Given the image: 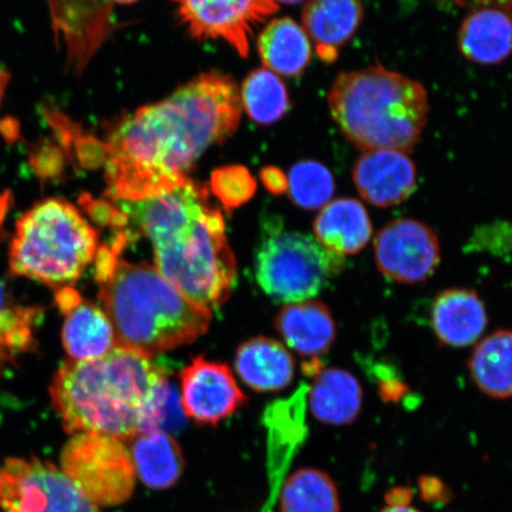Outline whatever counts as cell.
<instances>
[{"mask_svg": "<svg viewBox=\"0 0 512 512\" xmlns=\"http://www.w3.org/2000/svg\"><path fill=\"white\" fill-rule=\"evenodd\" d=\"M307 400L317 420L326 425L345 426L352 424L361 413L363 389L349 371L325 369L317 375Z\"/></svg>", "mask_w": 512, "mask_h": 512, "instance_id": "603a6c76", "label": "cell"}, {"mask_svg": "<svg viewBox=\"0 0 512 512\" xmlns=\"http://www.w3.org/2000/svg\"><path fill=\"white\" fill-rule=\"evenodd\" d=\"M275 2H281L285 4H298L300 2H303V0H275Z\"/></svg>", "mask_w": 512, "mask_h": 512, "instance_id": "8d00e7d4", "label": "cell"}, {"mask_svg": "<svg viewBox=\"0 0 512 512\" xmlns=\"http://www.w3.org/2000/svg\"><path fill=\"white\" fill-rule=\"evenodd\" d=\"M352 179L363 200L377 208H390L414 194L418 172L406 152L371 150L356 160Z\"/></svg>", "mask_w": 512, "mask_h": 512, "instance_id": "5bb4252c", "label": "cell"}, {"mask_svg": "<svg viewBox=\"0 0 512 512\" xmlns=\"http://www.w3.org/2000/svg\"><path fill=\"white\" fill-rule=\"evenodd\" d=\"M241 117L238 85L217 70L125 115L106 137V196L138 202L182 187L203 153L233 136Z\"/></svg>", "mask_w": 512, "mask_h": 512, "instance_id": "6da1fadb", "label": "cell"}, {"mask_svg": "<svg viewBox=\"0 0 512 512\" xmlns=\"http://www.w3.org/2000/svg\"><path fill=\"white\" fill-rule=\"evenodd\" d=\"M342 267V256L299 232H288L283 221L267 216L255 260V277L280 303H300L316 297Z\"/></svg>", "mask_w": 512, "mask_h": 512, "instance_id": "52a82bcc", "label": "cell"}, {"mask_svg": "<svg viewBox=\"0 0 512 512\" xmlns=\"http://www.w3.org/2000/svg\"><path fill=\"white\" fill-rule=\"evenodd\" d=\"M261 181L268 191L274 195H281L287 190V178L283 171L275 166H268L261 171Z\"/></svg>", "mask_w": 512, "mask_h": 512, "instance_id": "d6a6232c", "label": "cell"}, {"mask_svg": "<svg viewBox=\"0 0 512 512\" xmlns=\"http://www.w3.org/2000/svg\"><path fill=\"white\" fill-rule=\"evenodd\" d=\"M61 470L98 507L126 503L136 489L131 452L110 435L74 434L63 448Z\"/></svg>", "mask_w": 512, "mask_h": 512, "instance_id": "ba28073f", "label": "cell"}, {"mask_svg": "<svg viewBox=\"0 0 512 512\" xmlns=\"http://www.w3.org/2000/svg\"><path fill=\"white\" fill-rule=\"evenodd\" d=\"M56 300L66 317L62 339L70 361L98 360L118 347L111 319L100 306L82 299L73 287L60 288Z\"/></svg>", "mask_w": 512, "mask_h": 512, "instance_id": "9a60e30c", "label": "cell"}, {"mask_svg": "<svg viewBox=\"0 0 512 512\" xmlns=\"http://www.w3.org/2000/svg\"><path fill=\"white\" fill-rule=\"evenodd\" d=\"M275 328L288 347L307 357L326 354L337 336L329 307L312 299L284 306L275 319Z\"/></svg>", "mask_w": 512, "mask_h": 512, "instance_id": "ffe728a7", "label": "cell"}, {"mask_svg": "<svg viewBox=\"0 0 512 512\" xmlns=\"http://www.w3.org/2000/svg\"><path fill=\"white\" fill-rule=\"evenodd\" d=\"M235 367L242 381L256 392H278L290 386L294 376L290 352L266 337L243 343L236 352Z\"/></svg>", "mask_w": 512, "mask_h": 512, "instance_id": "7402d4cb", "label": "cell"}, {"mask_svg": "<svg viewBox=\"0 0 512 512\" xmlns=\"http://www.w3.org/2000/svg\"><path fill=\"white\" fill-rule=\"evenodd\" d=\"M469 370L489 398H512V330H498L482 339L469 358Z\"/></svg>", "mask_w": 512, "mask_h": 512, "instance_id": "484cf974", "label": "cell"}, {"mask_svg": "<svg viewBox=\"0 0 512 512\" xmlns=\"http://www.w3.org/2000/svg\"><path fill=\"white\" fill-rule=\"evenodd\" d=\"M258 49L265 67L287 78L302 75L312 57L309 36L288 17L267 25L259 36Z\"/></svg>", "mask_w": 512, "mask_h": 512, "instance_id": "d4e9b609", "label": "cell"}, {"mask_svg": "<svg viewBox=\"0 0 512 512\" xmlns=\"http://www.w3.org/2000/svg\"><path fill=\"white\" fill-rule=\"evenodd\" d=\"M458 47L465 59L480 66H496L512 54V17L496 8L467 15L458 31Z\"/></svg>", "mask_w": 512, "mask_h": 512, "instance_id": "44dd1931", "label": "cell"}, {"mask_svg": "<svg viewBox=\"0 0 512 512\" xmlns=\"http://www.w3.org/2000/svg\"><path fill=\"white\" fill-rule=\"evenodd\" d=\"M380 512H421L420 510L412 507L409 503H390L388 507L382 509Z\"/></svg>", "mask_w": 512, "mask_h": 512, "instance_id": "e575fe53", "label": "cell"}, {"mask_svg": "<svg viewBox=\"0 0 512 512\" xmlns=\"http://www.w3.org/2000/svg\"><path fill=\"white\" fill-rule=\"evenodd\" d=\"M335 178L331 171L316 160H302L292 166L287 178L291 200L299 208L322 209L335 194Z\"/></svg>", "mask_w": 512, "mask_h": 512, "instance_id": "f546056e", "label": "cell"}, {"mask_svg": "<svg viewBox=\"0 0 512 512\" xmlns=\"http://www.w3.org/2000/svg\"><path fill=\"white\" fill-rule=\"evenodd\" d=\"M56 40L68 67L82 72L111 32V0H48Z\"/></svg>", "mask_w": 512, "mask_h": 512, "instance_id": "7c38bea8", "label": "cell"}, {"mask_svg": "<svg viewBox=\"0 0 512 512\" xmlns=\"http://www.w3.org/2000/svg\"><path fill=\"white\" fill-rule=\"evenodd\" d=\"M99 251V234L72 203L49 198L16 223L10 272L51 287H72Z\"/></svg>", "mask_w": 512, "mask_h": 512, "instance_id": "8992f818", "label": "cell"}, {"mask_svg": "<svg viewBox=\"0 0 512 512\" xmlns=\"http://www.w3.org/2000/svg\"><path fill=\"white\" fill-rule=\"evenodd\" d=\"M41 316L37 307L17 304L0 283V369L30 349Z\"/></svg>", "mask_w": 512, "mask_h": 512, "instance_id": "f1b7e54d", "label": "cell"}, {"mask_svg": "<svg viewBox=\"0 0 512 512\" xmlns=\"http://www.w3.org/2000/svg\"><path fill=\"white\" fill-rule=\"evenodd\" d=\"M281 512H341L332 478L318 469H300L286 479L278 495Z\"/></svg>", "mask_w": 512, "mask_h": 512, "instance_id": "4316f807", "label": "cell"}, {"mask_svg": "<svg viewBox=\"0 0 512 512\" xmlns=\"http://www.w3.org/2000/svg\"><path fill=\"white\" fill-rule=\"evenodd\" d=\"M489 324L488 311L478 293L450 288L435 298L432 326L438 341L452 348L476 343Z\"/></svg>", "mask_w": 512, "mask_h": 512, "instance_id": "e0dca14e", "label": "cell"}, {"mask_svg": "<svg viewBox=\"0 0 512 512\" xmlns=\"http://www.w3.org/2000/svg\"><path fill=\"white\" fill-rule=\"evenodd\" d=\"M181 27L197 41H223L243 59L255 29L279 10L275 0H172Z\"/></svg>", "mask_w": 512, "mask_h": 512, "instance_id": "30bf717a", "label": "cell"}, {"mask_svg": "<svg viewBox=\"0 0 512 512\" xmlns=\"http://www.w3.org/2000/svg\"><path fill=\"white\" fill-rule=\"evenodd\" d=\"M210 190L224 208L233 210L251 200L256 191V181L245 166H222L211 175Z\"/></svg>", "mask_w": 512, "mask_h": 512, "instance_id": "4dcf8cb0", "label": "cell"}, {"mask_svg": "<svg viewBox=\"0 0 512 512\" xmlns=\"http://www.w3.org/2000/svg\"><path fill=\"white\" fill-rule=\"evenodd\" d=\"M131 456L137 477L153 490H166L183 475L184 458L177 441L165 431L138 434Z\"/></svg>", "mask_w": 512, "mask_h": 512, "instance_id": "cb8c5ba5", "label": "cell"}, {"mask_svg": "<svg viewBox=\"0 0 512 512\" xmlns=\"http://www.w3.org/2000/svg\"><path fill=\"white\" fill-rule=\"evenodd\" d=\"M316 240L339 256L363 251L373 238V223L366 207L354 198H338L326 204L313 223Z\"/></svg>", "mask_w": 512, "mask_h": 512, "instance_id": "d6986e66", "label": "cell"}, {"mask_svg": "<svg viewBox=\"0 0 512 512\" xmlns=\"http://www.w3.org/2000/svg\"><path fill=\"white\" fill-rule=\"evenodd\" d=\"M111 2L120 3V4H132L138 2V0H111Z\"/></svg>", "mask_w": 512, "mask_h": 512, "instance_id": "74e56055", "label": "cell"}, {"mask_svg": "<svg viewBox=\"0 0 512 512\" xmlns=\"http://www.w3.org/2000/svg\"><path fill=\"white\" fill-rule=\"evenodd\" d=\"M3 512H100L61 469L35 458H11L0 469Z\"/></svg>", "mask_w": 512, "mask_h": 512, "instance_id": "9c48e42d", "label": "cell"}, {"mask_svg": "<svg viewBox=\"0 0 512 512\" xmlns=\"http://www.w3.org/2000/svg\"><path fill=\"white\" fill-rule=\"evenodd\" d=\"M309 386L300 384L291 398L279 400L266 408L264 425L268 433V469L271 499H277L294 454L307 437L306 403Z\"/></svg>", "mask_w": 512, "mask_h": 512, "instance_id": "2e32d148", "label": "cell"}, {"mask_svg": "<svg viewBox=\"0 0 512 512\" xmlns=\"http://www.w3.org/2000/svg\"><path fill=\"white\" fill-rule=\"evenodd\" d=\"M182 407L198 424L217 425L245 403L232 371L221 363L196 357L181 373Z\"/></svg>", "mask_w": 512, "mask_h": 512, "instance_id": "4fadbf2b", "label": "cell"}, {"mask_svg": "<svg viewBox=\"0 0 512 512\" xmlns=\"http://www.w3.org/2000/svg\"><path fill=\"white\" fill-rule=\"evenodd\" d=\"M81 203L95 221L111 224L114 228L124 227L128 222V216L110 202L92 200L91 197L85 195Z\"/></svg>", "mask_w": 512, "mask_h": 512, "instance_id": "1f68e13d", "label": "cell"}, {"mask_svg": "<svg viewBox=\"0 0 512 512\" xmlns=\"http://www.w3.org/2000/svg\"><path fill=\"white\" fill-rule=\"evenodd\" d=\"M118 203L151 241L157 270L178 291L209 311L227 302L236 260L207 187L191 179L143 201Z\"/></svg>", "mask_w": 512, "mask_h": 512, "instance_id": "7a4b0ae2", "label": "cell"}, {"mask_svg": "<svg viewBox=\"0 0 512 512\" xmlns=\"http://www.w3.org/2000/svg\"><path fill=\"white\" fill-rule=\"evenodd\" d=\"M496 5V9L507 12L512 17V0H466V3Z\"/></svg>", "mask_w": 512, "mask_h": 512, "instance_id": "836d02e7", "label": "cell"}, {"mask_svg": "<svg viewBox=\"0 0 512 512\" xmlns=\"http://www.w3.org/2000/svg\"><path fill=\"white\" fill-rule=\"evenodd\" d=\"M376 266L395 283H425L437 270L441 259L438 236L424 222L414 219L390 221L374 243Z\"/></svg>", "mask_w": 512, "mask_h": 512, "instance_id": "8fae6325", "label": "cell"}, {"mask_svg": "<svg viewBox=\"0 0 512 512\" xmlns=\"http://www.w3.org/2000/svg\"><path fill=\"white\" fill-rule=\"evenodd\" d=\"M328 101L343 136L362 151H413L430 112L420 82L380 64L339 73Z\"/></svg>", "mask_w": 512, "mask_h": 512, "instance_id": "5b68a950", "label": "cell"}, {"mask_svg": "<svg viewBox=\"0 0 512 512\" xmlns=\"http://www.w3.org/2000/svg\"><path fill=\"white\" fill-rule=\"evenodd\" d=\"M165 380V369L150 357L117 347L98 360L64 363L50 398L68 433L132 440L143 433L147 408Z\"/></svg>", "mask_w": 512, "mask_h": 512, "instance_id": "3957f363", "label": "cell"}, {"mask_svg": "<svg viewBox=\"0 0 512 512\" xmlns=\"http://www.w3.org/2000/svg\"><path fill=\"white\" fill-rule=\"evenodd\" d=\"M364 18L361 0H310L303 11L307 36L316 44L320 60L332 63L355 36Z\"/></svg>", "mask_w": 512, "mask_h": 512, "instance_id": "ac0fdd59", "label": "cell"}, {"mask_svg": "<svg viewBox=\"0 0 512 512\" xmlns=\"http://www.w3.org/2000/svg\"><path fill=\"white\" fill-rule=\"evenodd\" d=\"M242 105L255 123H277L290 110L291 102L284 82L267 68L253 70L241 91Z\"/></svg>", "mask_w": 512, "mask_h": 512, "instance_id": "83f0119b", "label": "cell"}, {"mask_svg": "<svg viewBox=\"0 0 512 512\" xmlns=\"http://www.w3.org/2000/svg\"><path fill=\"white\" fill-rule=\"evenodd\" d=\"M10 81V75L6 70L0 68V104L4 98L6 87H8Z\"/></svg>", "mask_w": 512, "mask_h": 512, "instance_id": "d590c367", "label": "cell"}, {"mask_svg": "<svg viewBox=\"0 0 512 512\" xmlns=\"http://www.w3.org/2000/svg\"><path fill=\"white\" fill-rule=\"evenodd\" d=\"M118 347L155 357L206 334L211 311L192 303L156 267L123 259L98 281Z\"/></svg>", "mask_w": 512, "mask_h": 512, "instance_id": "277c9868", "label": "cell"}]
</instances>
